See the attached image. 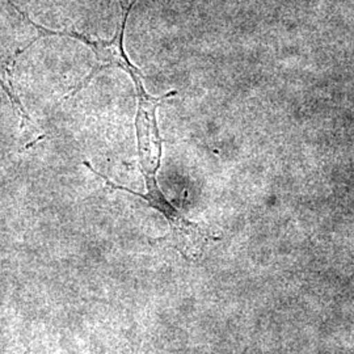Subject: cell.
Instances as JSON below:
<instances>
[{
    "label": "cell",
    "instance_id": "cell-1",
    "mask_svg": "<svg viewBox=\"0 0 354 354\" xmlns=\"http://www.w3.org/2000/svg\"><path fill=\"white\" fill-rule=\"evenodd\" d=\"M83 165L87 167L89 171L93 172L96 176L100 177L102 181H105L109 188L114 190H124L130 194H134L140 197V200H143L150 207L163 215L168 225L171 226V238L175 243L177 250L183 253V256L188 259H198L203 254V247L213 239L216 241V238L212 236L207 228L185 218L180 213L178 209L168 201V198L165 197V193L162 192L158 184V178L145 180L147 192L138 193L136 190L129 189L127 187L114 184L113 181L109 180L104 174L96 171L87 160L83 162Z\"/></svg>",
    "mask_w": 354,
    "mask_h": 354
}]
</instances>
